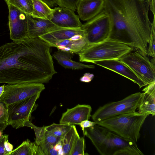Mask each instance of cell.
Wrapping results in <instances>:
<instances>
[{
    "label": "cell",
    "mask_w": 155,
    "mask_h": 155,
    "mask_svg": "<svg viewBox=\"0 0 155 155\" xmlns=\"http://www.w3.org/2000/svg\"><path fill=\"white\" fill-rule=\"evenodd\" d=\"M49 45L37 37L0 46V84H43L57 72Z\"/></svg>",
    "instance_id": "cell-1"
},
{
    "label": "cell",
    "mask_w": 155,
    "mask_h": 155,
    "mask_svg": "<svg viewBox=\"0 0 155 155\" xmlns=\"http://www.w3.org/2000/svg\"><path fill=\"white\" fill-rule=\"evenodd\" d=\"M104 0L103 10L111 25L107 40L127 45L147 56L151 31L150 4L144 0Z\"/></svg>",
    "instance_id": "cell-2"
},
{
    "label": "cell",
    "mask_w": 155,
    "mask_h": 155,
    "mask_svg": "<svg viewBox=\"0 0 155 155\" xmlns=\"http://www.w3.org/2000/svg\"><path fill=\"white\" fill-rule=\"evenodd\" d=\"M149 115L136 111L120 115L96 123L122 138L136 143L140 137L142 126Z\"/></svg>",
    "instance_id": "cell-3"
},
{
    "label": "cell",
    "mask_w": 155,
    "mask_h": 155,
    "mask_svg": "<svg viewBox=\"0 0 155 155\" xmlns=\"http://www.w3.org/2000/svg\"><path fill=\"white\" fill-rule=\"evenodd\" d=\"M84 135L91 141L101 155H114L123 148H138L136 143L120 137L108 129L97 124L85 128Z\"/></svg>",
    "instance_id": "cell-4"
},
{
    "label": "cell",
    "mask_w": 155,
    "mask_h": 155,
    "mask_svg": "<svg viewBox=\"0 0 155 155\" xmlns=\"http://www.w3.org/2000/svg\"><path fill=\"white\" fill-rule=\"evenodd\" d=\"M133 50L127 45L107 40L87 47L78 54L80 61L93 63L97 61L120 60Z\"/></svg>",
    "instance_id": "cell-5"
},
{
    "label": "cell",
    "mask_w": 155,
    "mask_h": 155,
    "mask_svg": "<svg viewBox=\"0 0 155 155\" xmlns=\"http://www.w3.org/2000/svg\"><path fill=\"white\" fill-rule=\"evenodd\" d=\"M142 93L129 95L120 101L111 102L99 107L91 115L92 119L97 122L120 115L136 112L139 106Z\"/></svg>",
    "instance_id": "cell-6"
},
{
    "label": "cell",
    "mask_w": 155,
    "mask_h": 155,
    "mask_svg": "<svg viewBox=\"0 0 155 155\" xmlns=\"http://www.w3.org/2000/svg\"><path fill=\"white\" fill-rule=\"evenodd\" d=\"M41 93L6 106L8 125L15 129L25 127L26 124L30 121L32 113L37 107L36 102Z\"/></svg>",
    "instance_id": "cell-7"
},
{
    "label": "cell",
    "mask_w": 155,
    "mask_h": 155,
    "mask_svg": "<svg viewBox=\"0 0 155 155\" xmlns=\"http://www.w3.org/2000/svg\"><path fill=\"white\" fill-rule=\"evenodd\" d=\"M81 28L85 32L87 47L104 41L108 39L110 33L109 17L103 10L96 16L82 24Z\"/></svg>",
    "instance_id": "cell-8"
},
{
    "label": "cell",
    "mask_w": 155,
    "mask_h": 155,
    "mask_svg": "<svg viewBox=\"0 0 155 155\" xmlns=\"http://www.w3.org/2000/svg\"><path fill=\"white\" fill-rule=\"evenodd\" d=\"M120 60L147 85L155 82V66L147 56L137 51L130 52Z\"/></svg>",
    "instance_id": "cell-9"
},
{
    "label": "cell",
    "mask_w": 155,
    "mask_h": 155,
    "mask_svg": "<svg viewBox=\"0 0 155 155\" xmlns=\"http://www.w3.org/2000/svg\"><path fill=\"white\" fill-rule=\"evenodd\" d=\"M43 84L24 83L5 85L0 102L6 106L28 98L45 89Z\"/></svg>",
    "instance_id": "cell-10"
},
{
    "label": "cell",
    "mask_w": 155,
    "mask_h": 155,
    "mask_svg": "<svg viewBox=\"0 0 155 155\" xmlns=\"http://www.w3.org/2000/svg\"><path fill=\"white\" fill-rule=\"evenodd\" d=\"M7 5L10 39L13 41H17L28 38L26 14L11 5Z\"/></svg>",
    "instance_id": "cell-11"
},
{
    "label": "cell",
    "mask_w": 155,
    "mask_h": 155,
    "mask_svg": "<svg viewBox=\"0 0 155 155\" xmlns=\"http://www.w3.org/2000/svg\"><path fill=\"white\" fill-rule=\"evenodd\" d=\"M50 20L57 26L64 28H79L82 25L74 11L60 7L53 9Z\"/></svg>",
    "instance_id": "cell-12"
},
{
    "label": "cell",
    "mask_w": 155,
    "mask_h": 155,
    "mask_svg": "<svg viewBox=\"0 0 155 155\" xmlns=\"http://www.w3.org/2000/svg\"><path fill=\"white\" fill-rule=\"evenodd\" d=\"M93 63L116 72L130 79L138 84L140 88L147 85L128 66L120 60L97 61Z\"/></svg>",
    "instance_id": "cell-13"
},
{
    "label": "cell",
    "mask_w": 155,
    "mask_h": 155,
    "mask_svg": "<svg viewBox=\"0 0 155 155\" xmlns=\"http://www.w3.org/2000/svg\"><path fill=\"white\" fill-rule=\"evenodd\" d=\"M28 37L34 38L61 28L50 20L34 17L26 14Z\"/></svg>",
    "instance_id": "cell-14"
},
{
    "label": "cell",
    "mask_w": 155,
    "mask_h": 155,
    "mask_svg": "<svg viewBox=\"0 0 155 155\" xmlns=\"http://www.w3.org/2000/svg\"><path fill=\"white\" fill-rule=\"evenodd\" d=\"M91 106L88 104H78L74 107L67 109L64 113L59 123L67 125H78L82 121L89 120L91 115Z\"/></svg>",
    "instance_id": "cell-15"
},
{
    "label": "cell",
    "mask_w": 155,
    "mask_h": 155,
    "mask_svg": "<svg viewBox=\"0 0 155 155\" xmlns=\"http://www.w3.org/2000/svg\"><path fill=\"white\" fill-rule=\"evenodd\" d=\"M25 126L30 127L34 129L35 136V142L40 147L45 155H48L51 146H54L61 140V138L55 136L46 130L45 127H37L31 121L28 122Z\"/></svg>",
    "instance_id": "cell-16"
},
{
    "label": "cell",
    "mask_w": 155,
    "mask_h": 155,
    "mask_svg": "<svg viewBox=\"0 0 155 155\" xmlns=\"http://www.w3.org/2000/svg\"><path fill=\"white\" fill-rule=\"evenodd\" d=\"M104 5V0H80L76 9L79 18L83 21L91 19L103 10Z\"/></svg>",
    "instance_id": "cell-17"
},
{
    "label": "cell",
    "mask_w": 155,
    "mask_h": 155,
    "mask_svg": "<svg viewBox=\"0 0 155 155\" xmlns=\"http://www.w3.org/2000/svg\"><path fill=\"white\" fill-rule=\"evenodd\" d=\"M78 35H85V31L79 28H62L51 31L39 37L49 45L58 41L68 39Z\"/></svg>",
    "instance_id": "cell-18"
},
{
    "label": "cell",
    "mask_w": 155,
    "mask_h": 155,
    "mask_svg": "<svg viewBox=\"0 0 155 155\" xmlns=\"http://www.w3.org/2000/svg\"><path fill=\"white\" fill-rule=\"evenodd\" d=\"M143 89L138 112L143 114H155V82L148 84Z\"/></svg>",
    "instance_id": "cell-19"
},
{
    "label": "cell",
    "mask_w": 155,
    "mask_h": 155,
    "mask_svg": "<svg viewBox=\"0 0 155 155\" xmlns=\"http://www.w3.org/2000/svg\"><path fill=\"white\" fill-rule=\"evenodd\" d=\"M58 49L78 54L87 46L85 35H78L70 38L58 41L50 45Z\"/></svg>",
    "instance_id": "cell-20"
},
{
    "label": "cell",
    "mask_w": 155,
    "mask_h": 155,
    "mask_svg": "<svg viewBox=\"0 0 155 155\" xmlns=\"http://www.w3.org/2000/svg\"><path fill=\"white\" fill-rule=\"evenodd\" d=\"M73 54V53L69 51L58 49L54 53L53 56L58 63L65 68L81 70L86 68H94L95 66L94 65L85 64L73 61L71 58Z\"/></svg>",
    "instance_id": "cell-21"
},
{
    "label": "cell",
    "mask_w": 155,
    "mask_h": 155,
    "mask_svg": "<svg viewBox=\"0 0 155 155\" xmlns=\"http://www.w3.org/2000/svg\"><path fill=\"white\" fill-rule=\"evenodd\" d=\"M33 8L32 15L34 17L50 20L53 9L41 0H32Z\"/></svg>",
    "instance_id": "cell-22"
},
{
    "label": "cell",
    "mask_w": 155,
    "mask_h": 155,
    "mask_svg": "<svg viewBox=\"0 0 155 155\" xmlns=\"http://www.w3.org/2000/svg\"><path fill=\"white\" fill-rule=\"evenodd\" d=\"M80 137L75 126L72 125L69 130L61 140L64 155H70L74 143Z\"/></svg>",
    "instance_id": "cell-23"
},
{
    "label": "cell",
    "mask_w": 155,
    "mask_h": 155,
    "mask_svg": "<svg viewBox=\"0 0 155 155\" xmlns=\"http://www.w3.org/2000/svg\"><path fill=\"white\" fill-rule=\"evenodd\" d=\"M7 4L11 5L26 14L32 15L33 5L32 0H5Z\"/></svg>",
    "instance_id": "cell-24"
},
{
    "label": "cell",
    "mask_w": 155,
    "mask_h": 155,
    "mask_svg": "<svg viewBox=\"0 0 155 155\" xmlns=\"http://www.w3.org/2000/svg\"><path fill=\"white\" fill-rule=\"evenodd\" d=\"M72 125L53 123L45 128L55 136L62 139L69 130Z\"/></svg>",
    "instance_id": "cell-25"
},
{
    "label": "cell",
    "mask_w": 155,
    "mask_h": 155,
    "mask_svg": "<svg viewBox=\"0 0 155 155\" xmlns=\"http://www.w3.org/2000/svg\"><path fill=\"white\" fill-rule=\"evenodd\" d=\"M33 143L27 139L12 150L9 155H32Z\"/></svg>",
    "instance_id": "cell-26"
},
{
    "label": "cell",
    "mask_w": 155,
    "mask_h": 155,
    "mask_svg": "<svg viewBox=\"0 0 155 155\" xmlns=\"http://www.w3.org/2000/svg\"><path fill=\"white\" fill-rule=\"evenodd\" d=\"M155 15H153V21L151 24V31L150 38L147 51V55L153 58L151 62L155 64Z\"/></svg>",
    "instance_id": "cell-27"
},
{
    "label": "cell",
    "mask_w": 155,
    "mask_h": 155,
    "mask_svg": "<svg viewBox=\"0 0 155 155\" xmlns=\"http://www.w3.org/2000/svg\"><path fill=\"white\" fill-rule=\"evenodd\" d=\"M8 134L2 135L0 137V155H9L13 146L8 140Z\"/></svg>",
    "instance_id": "cell-28"
},
{
    "label": "cell",
    "mask_w": 155,
    "mask_h": 155,
    "mask_svg": "<svg viewBox=\"0 0 155 155\" xmlns=\"http://www.w3.org/2000/svg\"><path fill=\"white\" fill-rule=\"evenodd\" d=\"M86 149L84 137H80L76 141L70 152V155H84Z\"/></svg>",
    "instance_id": "cell-29"
},
{
    "label": "cell",
    "mask_w": 155,
    "mask_h": 155,
    "mask_svg": "<svg viewBox=\"0 0 155 155\" xmlns=\"http://www.w3.org/2000/svg\"><path fill=\"white\" fill-rule=\"evenodd\" d=\"M8 114L6 106L3 103L0 102V130L3 132L7 124Z\"/></svg>",
    "instance_id": "cell-30"
},
{
    "label": "cell",
    "mask_w": 155,
    "mask_h": 155,
    "mask_svg": "<svg viewBox=\"0 0 155 155\" xmlns=\"http://www.w3.org/2000/svg\"><path fill=\"white\" fill-rule=\"evenodd\" d=\"M80 0H56L59 7L66 8L75 11Z\"/></svg>",
    "instance_id": "cell-31"
},
{
    "label": "cell",
    "mask_w": 155,
    "mask_h": 155,
    "mask_svg": "<svg viewBox=\"0 0 155 155\" xmlns=\"http://www.w3.org/2000/svg\"><path fill=\"white\" fill-rule=\"evenodd\" d=\"M96 124V122L90 121L89 120H85L82 121L78 125H79L81 127L83 134H84L85 128L93 127Z\"/></svg>",
    "instance_id": "cell-32"
},
{
    "label": "cell",
    "mask_w": 155,
    "mask_h": 155,
    "mask_svg": "<svg viewBox=\"0 0 155 155\" xmlns=\"http://www.w3.org/2000/svg\"><path fill=\"white\" fill-rule=\"evenodd\" d=\"M94 75L93 74L90 73H86L81 78L80 81H81L89 82H90L93 78Z\"/></svg>",
    "instance_id": "cell-33"
},
{
    "label": "cell",
    "mask_w": 155,
    "mask_h": 155,
    "mask_svg": "<svg viewBox=\"0 0 155 155\" xmlns=\"http://www.w3.org/2000/svg\"><path fill=\"white\" fill-rule=\"evenodd\" d=\"M46 3L50 8L54 7L56 4V0H41Z\"/></svg>",
    "instance_id": "cell-34"
},
{
    "label": "cell",
    "mask_w": 155,
    "mask_h": 155,
    "mask_svg": "<svg viewBox=\"0 0 155 155\" xmlns=\"http://www.w3.org/2000/svg\"><path fill=\"white\" fill-rule=\"evenodd\" d=\"M48 155H58V152L54 148V146L51 145L49 149Z\"/></svg>",
    "instance_id": "cell-35"
},
{
    "label": "cell",
    "mask_w": 155,
    "mask_h": 155,
    "mask_svg": "<svg viewBox=\"0 0 155 155\" xmlns=\"http://www.w3.org/2000/svg\"><path fill=\"white\" fill-rule=\"evenodd\" d=\"M54 148L58 152L59 150L62 148V145L61 140L58 142L54 146Z\"/></svg>",
    "instance_id": "cell-36"
},
{
    "label": "cell",
    "mask_w": 155,
    "mask_h": 155,
    "mask_svg": "<svg viewBox=\"0 0 155 155\" xmlns=\"http://www.w3.org/2000/svg\"><path fill=\"white\" fill-rule=\"evenodd\" d=\"M4 87L5 84L0 86V97L4 91Z\"/></svg>",
    "instance_id": "cell-37"
},
{
    "label": "cell",
    "mask_w": 155,
    "mask_h": 155,
    "mask_svg": "<svg viewBox=\"0 0 155 155\" xmlns=\"http://www.w3.org/2000/svg\"><path fill=\"white\" fill-rule=\"evenodd\" d=\"M58 155H64L62 148L60 149L58 151Z\"/></svg>",
    "instance_id": "cell-38"
},
{
    "label": "cell",
    "mask_w": 155,
    "mask_h": 155,
    "mask_svg": "<svg viewBox=\"0 0 155 155\" xmlns=\"http://www.w3.org/2000/svg\"><path fill=\"white\" fill-rule=\"evenodd\" d=\"M145 0L148 3H149L150 4V2H151V0Z\"/></svg>",
    "instance_id": "cell-39"
},
{
    "label": "cell",
    "mask_w": 155,
    "mask_h": 155,
    "mask_svg": "<svg viewBox=\"0 0 155 155\" xmlns=\"http://www.w3.org/2000/svg\"><path fill=\"white\" fill-rule=\"evenodd\" d=\"M3 132L0 130V137L2 134Z\"/></svg>",
    "instance_id": "cell-40"
}]
</instances>
